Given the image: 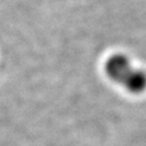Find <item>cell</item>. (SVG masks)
Returning <instances> with one entry per match:
<instances>
[{
  "instance_id": "6da1fadb",
  "label": "cell",
  "mask_w": 146,
  "mask_h": 146,
  "mask_svg": "<svg viewBox=\"0 0 146 146\" xmlns=\"http://www.w3.org/2000/svg\"><path fill=\"white\" fill-rule=\"evenodd\" d=\"M132 68L130 58L125 54H114L105 63V73L108 78L120 84Z\"/></svg>"
},
{
  "instance_id": "7a4b0ae2",
  "label": "cell",
  "mask_w": 146,
  "mask_h": 146,
  "mask_svg": "<svg viewBox=\"0 0 146 146\" xmlns=\"http://www.w3.org/2000/svg\"><path fill=\"white\" fill-rule=\"evenodd\" d=\"M121 84L130 93H143L146 90V72L139 68H132Z\"/></svg>"
}]
</instances>
